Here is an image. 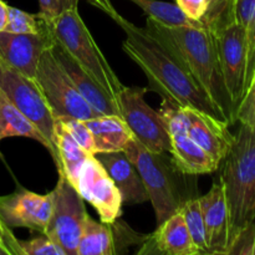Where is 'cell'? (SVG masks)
Listing matches in <instances>:
<instances>
[{"mask_svg":"<svg viewBox=\"0 0 255 255\" xmlns=\"http://www.w3.org/2000/svg\"><path fill=\"white\" fill-rule=\"evenodd\" d=\"M85 122L94 138L95 154L125 151L133 138L124 120L116 115H102Z\"/></svg>","mask_w":255,"mask_h":255,"instance_id":"cell-21","label":"cell"},{"mask_svg":"<svg viewBox=\"0 0 255 255\" xmlns=\"http://www.w3.org/2000/svg\"><path fill=\"white\" fill-rule=\"evenodd\" d=\"M91 5L96 6L97 9H100L101 11H104L105 14H107V16L111 17L115 12H117V10L115 9L112 2L110 0H87Z\"/></svg>","mask_w":255,"mask_h":255,"instance_id":"cell-36","label":"cell"},{"mask_svg":"<svg viewBox=\"0 0 255 255\" xmlns=\"http://www.w3.org/2000/svg\"><path fill=\"white\" fill-rule=\"evenodd\" d=\"M149 31L166 40L182 57L223 119L234 124L236 110L227 90L214 34L207 27L166 26L147 17Z\"/></svg>","mask_w":255,"mask_h":255,"instance_id":"cell-2","label":"cell"},{"mask_svg":"<svg viewBox=\"0 0 255 255\" xmlns=\"http://www.w3.org/2000/svg\"><path fill=\"white\" fill-rule=\"evenodd\" d=\"M236 21L247 29L255 10V0H234Z\"/></svg>","mask_w":255,"mask_h":255,"instance_id":"cell-33","label":"cell"},{"mask_svg":"<svg viewBox=\"0 0 255 255\" xmlns=\"http://www.w3.org/2000/svg\"><path fill=\"white\" fill-rule=\"evenodd\" d=\"M54 146L59 156L60 166L57 171H61L66 178L76 188L77 178L82 164L92 154H89L66 131L61 122L55 119L54 126Z\"/></svg>","mask_w":255,"mask_h":255,"instance_id":"cell-22","label":"cell"},{"mask_svg":"<svg viewBox=\"0 0 255 255\" xmlns=\"http://www.w3.org/2000/svg\"><path fill=\"white\" fill-rule=\"evenodd\" d=\"M255 72V10L247 26V79L246 91Z\"/></svg>","mask_w":255,"mask_h":255,"instance_id":"cell-31","label":"cell"},{"mask_svg":"<svg viewBox=\"0 0 255 255\" xmlns=\"http://www.w3.org/2000/svg\"><path fill=\"white\" fill-rule=\"evenodd\" d=\"M52 211L50 194H37L16 188L7 196L0 197V221L9 228H26L45 234Z\"/></svg>","mask_w":255,"mask_h":255,"instance_id":"cell-12","label":"cell"},{"mask_svg":"<svg viewBox=\"0 0 255 255\" xmlns=\"http://www.w3.org/2000/svg\"><path fill=\"white\" fill-rule=\"evenodd\" d=\"M181 212L184 223L188 228L189 236H191L199 255H208L206 228H204V221L198 197H193L184 202L183 206L181 207Z\"/></svg>","mask_w":255,"mask_h":255,"instance_id":"cell-25","label":"cell"},{"mask_svg":"<svg viewBox=\"0 0 255 255\" xmlns=\"http://www.w3.org/2000/svg\"><path fill=\"white\" fill-rule=\"evenodd\" d=\"M213 34L224 82L237 115L246 94L247 29L238 22H233Z\"/></svg>","mask_w":255,"mask_h":255,"instance_id":"cell-10","label":"cell"},{"mask_svg":"<svg viewBox=\"0 0 255 255\" xmlns=\"http://www.w3.org/2000/svg\"><path fill=\"white\" fill-rule=\"evenodd\" d=\"M76 189L89 202L104 223L114 224L122 213V197L99 159L90 156L82 164Z\"/></svg>","mask_w":255,"mask_h":255,"instance_id":"cell-11","label":"cell"},{"mask_svg":"<svg viewBox=\"0 0 255 255\" xmlns=\"http://www.w3.org/2000/svg\"><path fill=\"white\" fill-rule=\"evenodd\" d=\"M219 176L228 211V255L239 234L255 221V126L241 124Z\"/></svg>","mask_w":255,"mask_h":255,"instance_id":"cell-3","label":"cell"},{"mask_svg":"<svg viewBox=\"0 0 255 255\" xmlns=\"http://www.w3.org/2000/svg\"><path fill=\"white\" fill-rule=\"evenodd\" d=\"M111 19L124 30L126 37L122 50L144 72L148 79L147 89L158 92L162 100L199 110L226 121L186 62L166 40L146 27L136 26L119 11Z\"/></svg>","mask_w":255,"mask_h":255,"instance_id":"cell-1","label":"cell"},{"mask_svg":"<svg viewBox=\"0 0 255 255\" xmlns=\"http://www.w3.org/2000/svg\"><path fill=\"white\" fill-rule=\"evenodd\" d=\"M0 255H11L7 247L2 243H0Z\"/></svg>","mask_w":255,"mask_h":255,"instance_id":"cell-38","label":"cell"},{"mask_svg":"<svg viewBox=\"0 0 255 255\" xmlns=\"http://www.w3.org/2000/svg\"><path fill=\"white\" fill-rule=\"evenodd\" d=\"M5 228H6V226L5 224L1 223V221H0V243L4 244V241H2V233H4Z\"/></svg>","mask_w":255,"mask_h":255,"instance_id":"cell-39","label":"cell"},{"mask_svg":"<svg viewBox=\"0 0 255 255\" xmlns=\"http://www.w3.org/2000/svg\"><path fill=\"white\" fill-rule=\"evenodd\" d=\"M5 31L14 34H51L50 21L41 14H31L9 6V17Z\"/></svg>","mask_w":255,"mask_h":255,"instance_id":"cell-26","label":"cell"},{"mask_svg":"<svg viewBox=\"0 0 255 255\" xmlns=\"http://www.w3.org/2000/svg\"><path fill=\"white\" fill-rule=\"evenodd\" d=\"M94 156L99 159L115 182L124 203L141 204L149 201L143 181L125 151L102 152Z\"/></svg>","mask_w":255,"mask_h":255,"instance_id":"cell-18","label":"cell"},{"mask_svg":"<svg viewBox=\"0 0 255 255\" xmlns=\"http://www.w3.org/2000/svg\"><path fill=\"white\" fill-rule=\"evenodd\" d=\"M186 110L189 119V137L221 164L234 142L229 125L199 110L191 107H186Z\"/></svg>","mask_w":255,"mask_h":255,"instance_id":"cell-15","label":"cell"},{"mask_svg":"<svg viewBox=\"0 0 255 255\" xmlns=\"http://www.w3.org/2000/svg\"><path fill=\"white\" fill-rule=\"evenodd\" d=\"M9 137H26L41 143L50 152L55 166L59 168V157L54 146L45 138L40 129L17 110V107L0 89V141Z\"/></svg>","mask_w":255,"mask_h":255,"instance_id":"cell-20","label":"cell"},{"mask_svg":"<svg viewBox=\"0 0 255 255\" xmlns=\"http://www.w3.org/2000/svg\"><path fill=\"white\" fill-rule=\"evenodd\" d=\"M171 157L182 173L187 176L212 173L219 168L218 162L214 161L201 146L189 137L188 132H172Z\"/></svg>","mask_w":255,"mask_h":255,"instance_id":"cell-19","label":"cell"},{"mask_svg":"<svg viewBox=\"0 0 255 255\" xmlns=\"http://www.w3.org/2000/svg\"><path fill=\"white\" fill-rule=\"evenodd\" d=\"M0 89L54 146L55 117L36 80L29 79L0 60Z\"/></svg>","mask_w":255,"mask_h":255,"instance_id":"cell-9","label":"cell"},{"mask_svg":"<svg viewBox=\"0 0 255 255\" xmlns=\"http://www.w3.org/2000/svg\"><path fill=\"white\" fill-rule=\"evenodd\" d=\"M198 199L206 228L208 255H228V211L221 179H214L208 193Z\"/></svg>","mask_w":255,"mask_h":255,"instance_id":"cell-16","label":"cell"},{"mask_svg":"<svg viewBox=\"0 0 255 255\" xmlns=\"http://www.w3.org/2000/svg\"><path fill=\"white\" fill-rule=\"evenodd\" d=\"M7 17H9V5L2 1V0H0V32L5 31Z\"/></svg>","mask_w":255,"mask_h":255,"instance_id":"cell-37","label":"cell"},{"mask_svg":"<svg viewBox=\"0 0 255 255\" xmlns=\"http://www.w3.org/2000/svg\"><path fill=\"white\" fill-rule=\"evenodd\" d=\"M125 153L134 164L153 206L157 224L176 213L186 201L193 198L187 189L186 177L167 152H151L132 138Z\"/></svg>","mask_w":255,"mask_h":255,"instance_id":"cell-4","label":"cell"},{"mask_svg":"<svg viewBox=\"0 0 255 255\" xmlns=\"http://www.w3.org/2000/svg\"><path fill=\"white\" fill-rule=\"evenodd\" d=\"M12 255H66L65 252L52 242L46 234L32 238L30 241L15 239Z\"/></svg>","mask_w":255,"mask_h":255,"instance_id":"cell-28","label":"cell"},{"mask_svg":"<svg viewBox=\"0 0 255 255\" xmlns=\"http://www.w3.org/2000/svg\"><path fill=\"white\" fill-rule=\"evenodd\" d=\"M111 224L96 222L87 214L82 227L76 255H116Z\"/></svg>","mask_w":255,"mask_h":255,"instance_id":"cell-23","label":"cell"},{"mask_svg":"<svg viewBox=\"0 0 255 255\" xmlns=\"http://www.w3.org/2000/svg\"><path fill=\"white\" fill-rule=\"evenodd\" d=\"M50 29L55 42L116 100L125 85L110 66L106 56L80 16L79 7H71L51 20Z\"/></svg>","mask_w":255,"mask_h":255,"instance_id":"cell-5","label":"cell"},{"mask_svg":"<svg viewBox=\"0 0 255 255\" xmlns=\"http://www.w3.org/2000/svg\"><path fill=\"white\" fill-rule=\"evenodd\" d=\"M254 224H255V221H254Z\"/></svg>","mask_w":255,"mask_h":255,"instance_id":"cell-41","label":"cell"},{"mask_svg":"<svg viewBox=\"0 0 255 255\" xmlns=\"http://www.w3.org/2000/svg\"><path fill=\"white\" fill-rule=\"evenodd\" d=\"M174 1L181 7L182 11L192 20L201 22L202 17L206 14V0H174Z\"/></svg>","mask_w":255,"mask_h":255,"instance_id":"cell-32","label":"cell"},{"mask_svg":"<svg viewBox=\"0 0 255 255\" xmlns=\"http://www.w3.org/2000/svg\"><path fill=\"white\" fill-rule=\"evenodd\" d=\"M129 1L141 7L147 17L166 26L204 27L202 22L189 19L176 2L161 1V0H129Z\"/></svg>","mask_w":255,"mask_h":255,"instance_id":"cell-24","label":"cell"},{"mask_svg":"<svg viewBox=\"0 0 255 255\" xmlns=\"http://www.w3.org/2000/svg\"><path fill=\"white\" fill-rule=\"evenodd\" d=\"M55 188L50 192L52 211L46 234L66 255H76L82 227L87 217L85 199L61 171Z\"/></svg>","mask_w":255,"mask_h":255,"instance_id":"cell-7","label":"cell"},{"mask_svg":"<svg viewBox=\"0 0 255 255\" xmlns=\"http://www.w3.org/2000/svg\"><path fill=\"white\" fill-rule=\"evenodd\" d=\"M35 80L54 117H71L87 121L100 116L77 91L52 54L51 47L42 52Z\"/></svg>","mask_w":255,"mask_h":255,"instance_id":"cell-6","label":"cell"},{"mask_svg":"<svg viewBox=\"0 0 255 255\" xmlns=\"http://www.w3.org/2000/svg\"><path fill=\"white\" fill-rule=\"evenodd\" d=\"M51 50L80 95L100 116L102 115L120 116V109L116 100L110 96L57 42L52 45Z\"/></svg>","mask_w":255,"mask_h":255,"instance_id":"cell-17","label":"cell"},{"mask_svg":"<svg viewBox=\"0 0 255 255\" xmlns=\"http://www.w3.org/2000/svg\"><path fill=\"white\" fill-rule=\"evenodd\" d=\"M206 14L201 22L212 32L237 22L234 0H206Z\"/></svg>","mask_w":255,"mask_h":255,"instance_id":"cell-27","label":"cell"},{"mask_svg":"<svg viewBox=\"0 0 255 255\" xmlns=\"http://www.w3.org/2000/svg\"><path fill=\"white\" fill-rule=\"evenodd\" d=\"M55 44L51 34L0 32V60L20 74L35 80L42 52Z\"/></svg>","mask_w":255,"mask_h":255,"instance_id":"cell-13","label":"cell"},{"mask_svg":"<svg viewBox=\"0 0 255 255\" xmlns=\"http://www.w3.org/2000/svg\"><path fill=\"white\" fill-rule=\"evenodd\" d=\"M147 87H126L117 96L120 117L136 141L151 152H171V136L159 111L144 100Z\"/></svg>","mask_w":255,"mask_h":255,"instance_id":"cell-8","label":"cell"},{"mask_svg":"<svg viewBox=\"0 0 255 255\" xmlns=\"http://www.w3.org/2000/svg\"><path fill=\"white\" fill-rule=\"evenodd\" d=\"M254 104H255V72H254L253 77H252V81H251V84H249L248 89H247L246 94H244L243 99H242L241 104H239L238 110H237V114H238V112H242V111H246L247 109H249L251 106H253ZM236 117H237V115H236Z\"/></svg>","mask_w":255,"mask_h":255,"instance_id":"cell-34","label":"cell"},{"mask_svg":"<svg viewBox=\"0 0 255 255\" xmlns=\"http://www.w3.org/2000/svg\"><path fill=\"white\" fill-rule=\"evenodd\" d=\"M79 5V0H39L40 14L51 21L66 10Z\"/></svg>","mask_w":255,"mask_h":255,"instance_id":"cell-30","label":"cell"},{"mask_svg":"<svg viewBox=\"0 0 255 255\" xmlns=\"http://www.w3.org/2000/svg\"><path fill=\"white\" fill-rule=\"evenodd\" d=\"M137 254L199 255L189 236L181 209L157 224L156 231L144 238V243Z\"/></svg>","mask_w":255,"mask_h":255,"instance_id":"cell-14","label":"cell"},{"mask_svg":"<svg viewBox=\"0 0 255 255\" xmlns=\"http://www.w3.org/2000/svg\"><path fill=\"white\" fill-rule=\"evenodd\" d=\"M253 227H254V244H253V255H255V224H254V222L253 223Z\"/></svg>","mask_w":255,"mask_h":255,"instance_id":"cell-40","label":"cell"},{"mask_svg":"<svg viewBox=\"0 0 255 255\" xmlns=\"http://www.w3.org/2000/svg\"><path fill=\"white\" fill-rule=\"evenodd\" d=\"M62 124V126L66 128L72 136V138L85 149L89 154H95V143L92 138L91 131L87 127L86 122L82 120L71 119V117H55Z\"/></svg>","mask_w":255,"mask_h":255,"instance_id":"cell-29","label":"cell"},{"mask_svg":"<svg viewBox=\"0 0 255 255\" xmlns=\"http://www.w3.org/2000/svg\"><path fill=\"white\" fill-rule=\"evenodd\" d=\"M237 121L248 126H255V104L247 109L246 111H242L237 114Z\"/></svg>","mask_w":255,"mask_h":255,"instance_id":"cell-35","label":"cell"}]
</instances>
